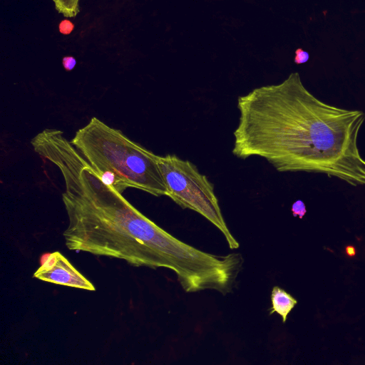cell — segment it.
Returning <instances> with one entry per match:
<instances>
[{
	"label": "cell",
	"instance_id": "5b68a950",
	"mask_svg": "<svg viewBox=\"0 0 365 365\" xmlns=\"http://www.w3.org/2000/svg\"><path fill=\"white\" fill-rule=\"evenodd\" d=\"M34 277L56 284L95 291L93 284L79 272L59 252L48 255Z\"/></svg>",
	"mask_w": 365,
	"mask_h": 365
},
{
	"label": "cell",
	"instance_id": "52a82bcc",
	"mask_svg": "<svg viewBox=\"0 0 365 365\" xmlns=\"http://www.w3.org/2000/svg\"><path fill=\"white\" fill-rule=\"evenodd\" d=\"M57 11L65 17H74L79 12V0H52Z\"/></svg>",
	"mask_w": 365,
	"mask_h": 365
},
{
	"label": "cell",
	"instance_id": "6da1fadb",
	"mask_svg": "<svg viewBox=\"0 0 365 365\" xmlns=\"http://www.w3.org/2000/svg\"><path fill=\"white\" fill-rule=\"evenodd\" d=\"M237 108L235 157L262 158L281 173H322L365 185V159L358 146L363 111L322 101L297 72L239 96Z\"/></svg>",
	"mask_w": 365,
	"mask_h": 365
},
{
	"label": "cell",
	"instance_id": "7c38bea8",
	"mask_svg": "<svg viewBox=\"0 0 365 365\" xmlns=\"http://www.w3.org/2000/svg\"><path fill=\"white\" fill-rule=\"evenodd\" d=\"M345 252L347 255L354 257L356 255V249L354 246L348 245L345 248Z\"/></svg>",
	"mask_w": 365,
	"mask_h": 365
},
{
	"label": "cell",
	"instance_id": "8992f818",
	"mask_svg": "<svg viewBox=\"0 0 365 365\" xmlns=\"http://www.w3.org/2000/svg\"><path fill=\"white\" fill-rule=\"evenodd\" d=\"M272 307L269 314L276 312L281 316L282 322L287 321L289 312L297 304V301L283 289L275 286L271 293Z\"/></svg>",
	"mask_w": 365,
	"mask_h": 365
},
{
	"label": "cell",
	"instance_id": "3957f363",
	"mask_svg": "<svg viewBox=\"0 0 365 365\" xmlns=\"http://www.w3.org/2000/svg\"><path fill=\"white\" fill-rule=\"evenodd\" d=\"M71 143L106 183L122 193L131 187L154 196H167L158 156L120 130L93 117Z\"/></svg>",
	"mask_w": 365,
	"mask_h": 365
},
{
	"label": "cell",
	"instance_id": "30bf717a",
	"mask_svg": "<svg viewBox=\"0 0 365 365\" xmlns=\"http://www.w3.org/2000/svg\"><path fill=\"white\" fill-rule=\"evenodd\" d=\"M73 29V24L68 19L61 21L58 26L59 32L63 35L70 34Z\"/></svg>",
	"mask_w": 365,
	"mask_h": 365
},
{
	"label": "cell",
	"instance_id": "ba28073f",
	"mask_svg": "<svg viewBox=\"0 0 365 365\" xmlns=\"http://www.w3.org/2000/svg\"><path fill=\"white\" fill-rule=\"evenodd\" d=\"M291 210L294 217H299L300 219H302L307 212L306 206L301 200H298L292 204Z\"/></svg>",
	"mask_w": 365,
	"mask_h": 365
},
{
	"label": "cell",
	"instance_id": "8fae6325",
	"mask_svg": "<svg viewBox=\"0 0 365 365\" xmlns=\"http://www.w3.org/2000/svg\"><path fill=\"white\" fill-rule=\"evenodd\" d=\"M62 65L66 71H72L76 65V61L74 57L67 56L63 58Z\"/></svg>",
	"mask_w": 365,
	"mask_h": 365
},
{
	"label": "cell",
	"instance_id": "7a4b0ae2",
	"mask_svg": "<svg viewBox=\"0 0 365 365\" xmlns=\"http://www.w3.org/2000/svg\"><path fill=\"white\" fill-rule=\"evenodd\" d=\"M31 144L61 172L68 223V249L125 260L135 267H165L177 275L194 264L197 248L177 239L106 183L61 130L45 128Z\"/></svg>",
	"mask_w": 365,
	"mask_h": 365
},
{
	"label": "cell",
	"instance_id": "9c48e42d",
	"mask_svg": "<svg viewBox=\"0 0 365 365\" xmlns=\"http://www.w3.org/2000/svg\"><path fill=\"white\" fill-rule=\"evenodd\" d=\"M309 59V54L307 51L303 50L301 48H297L295 51V56L294 61L297 64H302L307 62Z\"/></svg>",
	"mask_w": 365,
	"mask_h": 365
},
{
	"label": "cell",
	"instance_id": "277c9868",
	"mask_svg": "<svg viewBox=\"0 0 365 365\" xmlns=\"http://www.w3.org/2000/svg\"><path fill=\"white\" fill-rule=\"evenodd\" d=\"M158 163L166 187L167 196L183 209L202 215L223 234L229 247H239L223 218L214 186L190 161L175 155L158 156Z\"/></svg>",
	"mask_w": 365,
	"mask_h": 365
}]
</instances>
